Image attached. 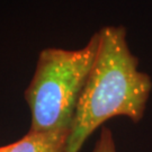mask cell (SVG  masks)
Masks as SVG:
<instances>
[{"instance_id":"cell-1","label":"cell","mask_w":152,"mask_h":152,"mask_svg":"<svg viewBox=\"0 0 152 152\" xmlns=\"http://www.w3.org/2000/svg\"><path fill=\"white\" fill-rule=\"evenodd\" d=\"M98 34L97 54L77 104L66 152H79L88 137L113 117L140 122L150 97L151 78L139 69L126 28L106 25Z\"/></svg>"},{"instance_id":"cell-2","label":"cell","mask_w":152,"mask_h":152,"mask_svg":"<svg viewBox=\"0 0 152 152\" xmlns=\"http://www.w3.org/2000/svg\"><path fill=\"white\" fill-rule=\"evenodd\" d=\"M99 34L78 50L48 48L39 52L25 99L32 114L28 132L71 129L77 104L97 54Z\"/></svg>"},{"instance_id":"cell-3","label":"cell","mask_w":152,"mask_h":152,"mask_svg":"<svg viewBox=\"0 0 152 152\" xmlns=\"http://www.w3.org/2000/svg\"><path fill=\"white\" fill-rule=\"evenodd\" d=\"M70 132L71 129L27 132L20 140L8 144L6 152H66Z\"/></svg>"},{"instance_id":"cell-4","label":"cell","mask_w":152,"mask_h":152,"mask_svg":"<svg viewBox=\"0 0 152 152\" xmlns=\"http://www.w3.org/2000/svg\"><path fill=\"white\" fill-rule=\"evenodd\" d=\"M92 152H116L113 133L108 127L103 126Z\"/></svg>"},{"instance_id":"cell-5","label":"cell","mask_w":152,"mask_h":152,"mask_svg":"<svg viewBox=\"0 0 152 152\" xmlns=\"http://www.w3.org/2000/svg\"><path fill=\"white\" fill-rule=\"evenodd\" d=\"M8 149V144L7 145H4V147H0V152H6Z\"/></svg>"}]
</instances>
